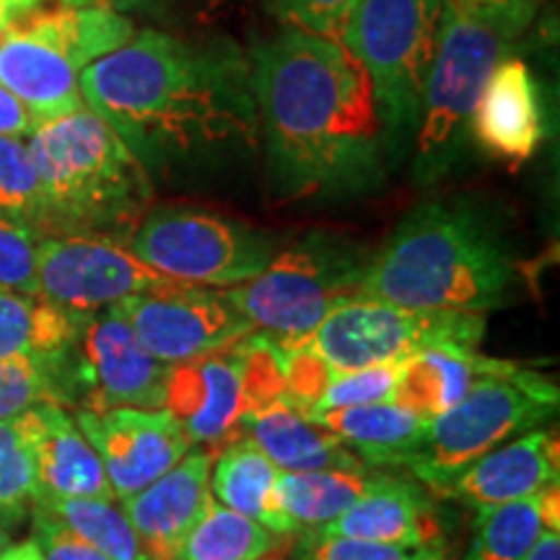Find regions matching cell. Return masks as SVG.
Instances as JSON below:
<instances>
[{"label": "cell", "instance_id": "1", "mask_svg": "<svg viewBox=\"0 0 560 560\" xmlns=\"http://www.w3.org/2000/svg\"><path fill=\"white\" fill-rule=\"evenodd\" d=\"M79 89L151 179L223 164L260 143L252 60L231 42L140 30L83 68Z\"/></svg>", "mask_w": 560, "mask_h": 560}, {"label": "cell", "instance_id": "2", "mask_svg": "<svg viewBox=\"0 0 560 560\" xmlns=\"http://www.w3.org/2000/svg\"><path fill=\"white\" fill-rule=\"evenodd\" d=\"M260 138L289 198H348L387 174L374 86L342 42L285 26L252 52Z\"/></svg>", "mask_w": 560, "mask_h": 560}, {"label": "cell", "instance_id": "3", "mask_svg": "<svg viewBox=\"0 0 560 560\" xmlns=\"http://www.w3.org/2000/svg\"><path fill=\"white\" fill-rule=\"evenodd\" d=\"M514 249L486 208L465 198L420 202L371 255L361 296L420 312L482 314L509 304Z\"/></svg>", "mask_w": 560, "mask_h": 560}, {"label": "cell", "instance_id": "4", "mask_svg": "<svg viewBox=\"0 0 560 560\" xmlns=\"http://www.w3.org/2000/svg\"><path fill=\"white\" fill-rule=\"evenodd\" d=\"M45 236L128 242L151 210L153 179L128 143L89 107L39 122L30 138Z\"/></svg>", "mask_w": 560, "mask_h": 560}, {"label": "cell", "instance_id": "5", "mask_svg": "<svg viewBox=\"0 0 560 560\" xmlns=\"http://www.w3.org/2000/svg\"><path fill=\"white\" fill-rule=\"evenodd\" d=\"M136 32L130 16L107 3L45 5L0 32V86L32 112L37 125L70 115L86 107L81 70Z\"/></svg>", "mask_w": 560, "mask_h": 560}, {"label": "cell", "instance_id": "6", "mask_svg": "<svg viewBox=\"0 0 560 560\" xmlns=\"http://www.w3.org/2000/svg\"><path fill=\"white\" fill-rule=\"evenodd\" d=\"M369 260L371 255L359 244L306 234L278 249L255 278L226 289V296L255 332L276 342H299L340 304L361 299Z\"/></svg>", "mask_w": 560, "mask_h": 560}, {"label": "cell", "instance_id": "7", "mask_svg": "<svg viewBox=\"0 0 560 560\" xmlns=\"http://www.w3.org/2000/svg\"><path fill=\"white\" fill-rule=\"evenodd\" d=\"M558 412V387L516 363L506 374L482 376L457 405L431 418L408 465L412 478L441 495L457 475L495 446L548 425Z\"/></svg>", "mask_w": 560, "mask_h": 560}, {"label": "cell", "instance_id": "8", "mask_svg": "<svg viewBox=\"0 0 560 560\" xmlns=\"http://www.w3.org/2000/svg\"><path fill=\"white\" fill-rule=\"evenodd\" d=\"M439 19L441 0H355L342 32L340 42L361 62L374 86L392 153H402V140L416 138Z\"/></svg>", "mask_w": 560, "mask_h": 560}, {"label": "cell", "instance_id": "9", "mask_svg": "<svg viewBox=\"0 0 560 560\" xmlns=\"http://www.w3.org/2000/svg\"><path fill=\"white\" fill-rule=\"evenodd\" d=\"M509 45L457 0H441L436 50L423 83L412 140L420 182L441 177L454 164L482 89L495 66L509 58Z\"/></svg>", "mask_w": 560, "mask_h": 560}, {"label": "cell", "instance_id": "10", "mask_svg": "<svg viewBox=\"0 0 560 560\" xmlns=\"http://www.w3.org/2000/svg\"><path fill=\"white\" fill-rule=\"evenodd\" d=\"M280 395H285V380L276 340L252 332L219 353L172 363L164 410L192 446L219 452L242 436L252 410Z\"/></svg>", "mask_w": 560, "mask_h": 560}, {"label": "cell", "instance_id": "11", "mask_svg": "<svg viewBox=\"0 0 560 560\" xmlns=\"http://www.w3.org/2000/svg\"><path fill=\"white\" fill-rule=\"evenodd\" d=\"M140 262L177 283L234 289L272 260V236L192 208H151L128 240Z\"/></svg>", "mask_w": 560, "mask_h": 560}, {"label": "cell", "instance_id": "12", "mask_svg": "<svg viewBox=\"0 0 560 560\" xmlns=\"http://www.w3.org/2000/svg\"><path fill=\"white\" fill-rule=\"evenodd\" d=\"M482 335V314L420 312L361 296L340 304L299 342L335 369H366L402 363L429 348H480Z\"/></svg>", "mask_w": 560, "mask_h": 560}, {"label": "cell", "instance_id": "13", "mask_svg": "<svg viewBox=\"0 0 560 560\" xmlns=\"http://www.w3.org/2000/svg\"><path fill=\"white\" fill-rule=\"evenodd\" d=\"M117 312L161 363L219 353L255 330L226 296V289L166 283L117 301Z\"/></svg>", "mask_w": 560, "mask_h": 560}, {"label": "cell", "instance_id": "14", "mask_svg": "<svg viewBox=\"0 0 560 560\" xmlns=\"http://www.w3.org/2000/svg\"><path fill=\"white\" fill-rule=\"evenodd\" d=\"M39 296L73 314L107 310L132 293L177 283L132 255L115 236H42L37 244Z\"/></svg>", "mask_w": 560, "mask_h": 560}, {"label": "cell", "instance_id": "15", "mask_svg": "<svg viewBox=\"0 0 560 560\" xmlns=\"http://www.w3.org/2000/svg\"><path fill=\"white\" fill-rule=\"evenodd\" d=\"M73 353L81 408H164L170 363L153 359L115 306L89 314Z\"/></svg>", "mask_w": 560, "mask_h": 560}, {"label": "cell", "instance_id": "16", "mask_svg": "<svg viewBox=\"0 0 560 560\" xmlns=\"http://www.w3.org/2000/svg\"><path fill=\"white\" fill-rule=\"evenodd\" d=\"M73 418L100 454L115 501L170 472L192 450L187 433L164 408H75Z\"/></svg>", "mask_w": 560, "mask_h": 560}, {"label": "cell", "instance_id": "17", "mask_svg": "<svg viewBox=\"0 0 560 560\" xmlns=\"http://www.w3.org/2000/svg\"><path fill=\"white\" fill-rule=\"evenodd\" d=\"M213 454L192 446L170 472L117 501L151 560H177L187 532L210 501Z\"/></svg>", "mask_w": 560, "mask_h": 560}, {"label": "cell", "instance_id": "18", "mask_svg": "<svg viewBox=\"0 0 560 560\" xmlns=\"http://www.w3.org/2000/svg\"><path fill=\"white\" fill-rule=\"evenodd\" d=\"M558 482L560 441L556 431L540 425L475 459L441 490V499H454L478 511L540 493Z\"/></svg>", "mask_w": 560, "mask_h": 560}, {"label": "cell", "instance_id": "19", "mask_svg": "<svg viewBox=\"0 0 560 560\" xmlns=\"http://www.w3.org/2000/svg\"><path fill=\"white\" fill-rule=\"evenodd\" d=\"M317 532L408 548L444 545L446 537L436 495L418 480H402L392 472L384 475L346 514Z\"/></svg>", "mask_w": 560, "mask_h": 560}, {"label": "cell", "instance_id": "20", "mask_svg": "<svg viewBox=\"0 0 560 560\" xmlns=\"http://www.w3.org/2000/svg\"><path fill=\"white\" fill-rule=\"evenodd\" d=\"M470 130L486 151L511 164H524L542 143V112L537 83L520 58H503L482 89Z\"/></svg>", "mask_w": 560, "mask_h": 560}, {"label": "cell", "instance_id": "21", "mask_svg": "<svg viewBox=\"0 0 560 560\" xmlns=\"http://www.w3.org/2000/svg\"><path fill=\"white\" fill-rule=\"evenodd\" d=\"M242 436L255 441L280 472L366 467L330 429L314 420L289 395H280L252 410L244 420Z\"/></svg>", "mask_w": 560, "mask_h": 560}, {"label": "cell", "instance_id": "22", "mask_svg": "<svg viewBox=\"0 0 560 560\" xmlns=\"http://www.w3.org/2000/svg\"><path fill=\"white\" fill-rule=\"evenodd\" d=\"M37 499L115 501L104 465L91 441L60 402L37 405Z\"/></svg>", "mask_w": 560, "mask_h": 560}, {"label": "cell", "instance_id": "23", "mask_svg": "<svg viewBox=\"0 0 560 560\" xmlns=\"http://www.w3.org/2000/svg\"><path fill=\"white\" fill-rule=\"evenodd\" d=\"M312 418L330 429L363 465L382 472L410 465L431 420L395 400L355 405Z\"/></svg>", "mask_w": 560, "mask_h": 560}, {"label": "cell", "instance_id": "24", "mask_svg": "<svg viewBox=\"0 0 560 560\" xmlns=\"http://www.w3.org/2000/svg\"><path fill=\"white\" fill-rule=\"evenodd\" d=\"M516 363L488 359L478 348L444 346L410 355L397 369L395 402H402L420 416L436 418L457 405L482 376L506 374Z\"/></svg>", "mask_w": 560, "mask_h": 560}, {"label": "cell", "instance_id": "25", "mask_svg": "<svg viewBox=\"0 0 560 560\" xmlns=\"http://www.w3.org/2000/svg\"><path fill=\"white\" fill-rule=\"evenodd\" d=\"M550 532H560V482L475 511L467 560H524Z\"/></svg>", "mask_w": 560, "mask_h": 560}, {"label": "cell", "instance_id": "26", "mask_svg": "<svg viewBox=\"0 0 560 560\" xmlns=\"http://www.w3.org/2000/svg\"><path fill=\"white\" fill-rule=\"evenodd\" d=\"M278 467L247 436L229 441L210 462V495L223 506L260 522L278 537H291L276 501Z\"/></svg>", "mask_w": 560, "mask_h": 560}, {"label": "cell", "instance_id": "27", "mask_svg": "<svg viewBox=\"0 0 560 560\" xmlns=\"http://www.w3.org/2000/svg\"><path fill=\"white\" fill-rule=\"evenodd\" d=\"M382 470L355 467V470H317V472H278L276 501L289 522L291 537L301 532H317L338 520L359 503L380 482Z\"/></svg>", "mask_w": 560, "mask_h": 560}, {"label": "cell", "instance_id": "28", "mask_svg": "<svg viewBox=\"0 0 560 560\" xmlns=\"http://www.w3.org/2000/svg\"><path fill=\"white\" fill-rule=\"evenodd\" d=\"M83 322V314L62 310L39 293L0 289V361L70 353Z\"/></svg>", "mask_w": 560, "mask_h": 560}, {"label": "cell", "instance_id": "29", "mask_svg": "<svg viewBox=\"0 0 560 560\" xmlns=\"http://www.w3.org/2000/svg\"><path fill=\"white\" fill-rule=\"evenodd\" d=\"M280 545L283 537L210 495L198 522L187 532L177 560H270Z\"/></svg>", "mask_w": 560, "mask_h": 560}, {"label": "cell", "instance_id": "30", "mask_svg": "<svg viewBox=\"0 0 560 560\" xmlns=\"http://www.w3.org/2000/svg\"><path fill=\"white\" fill-rule=\"evenodd\" d=\"M37 408L0 420V527L13 532L30 520L39 495Z\"/></svg>", "mask_w": 560, "mask_h": 560}, {"label": "cell", "instance_id": "31", "mask_svg": "<svg viewBox=\"0 0 560 560\" xmlns=\"http://www.w3.org/2000/svg\"><path fill=\"white\" fill-rule=\"evenodd\" d=\"M73 350L45 359L24 355L0 361V420L37 408L42 402H73L79 395Z\"/></svg>", "mask_w": 560, "mask_h": 560}, {"label": "cell", "instance_id": "32", "mask_svg": "<svg viewBox=\"0 0 560 560\" xmlns=\"http://www.w3.org/2000/svg\"><path fill=\"white\" fill-rule=\"evenodd\" d=\"M34 506L94 545L109 560H151L136 529L125 520L120 503L102 499H37Z\"/></svg>", "mask_w": 560, "mask_h": 560}, {"label": "cell", "instance_id": "33", "mask_svg": "<svg viewBox=\"0 0 560 560\" xmlns=\"http://www.w3.org/2000/svg\"><path fill=\"white\" fill-rule=\"evenodd\" d=\"M0 219L45 236L39 177L26 138L0 136Z\"/></svg>", "mask_w": 560, "mask_h": 560}, {"label": "cell", "instance_id": "34", "mask_svg": "<svg viewBox=\"0 0 560 560\" xmlns=\"http://www.w3.org/2000/svg\"><path fill=\"white\" fill-rule=\"evenodd\" d=\"M293 560H450L446 545L408 548V545L350 540V537L301 532L293 542Z\"/></svg>", "mask_w": 560, "mask_h": 560}, {"label": "cell", "instance_id": "35", "mask_svg": "<svg viewBox=\"0 0 560 560\" xmlns=\"http://www.w3.org/2000/svg\"><path fill=\"white\" fill-rule=\"evenodd\" d=\"M272 16L291 30L340 42L355 0H265Z\"/></svg>", "mask_w": 560, "mask_h": 560}, {"label": "cell", "instance_id": "36", "mask_svg": "<svg viewBox=\"0 0 560 560\" xmlns=\"http://www.w3.org/2000/svg\"><path fill=\"white\" fill-rule=\"evenodd\" d=\"M42 236L0 219V289L39 293L37 244Z\"/></svg>", "mask_w": 560, "mask_h": 560}, {"label": "cell", "instance_id": "37", "mask_svg": "<svg viewBox=\"0 0 560 560\" xmlns=\"http://www.w3.org/2000/svg\"><path fill=\"white\" fill-rule=\"evenodd\" d=\"M457 3L501 39L511 42L529 30L542 0H457Z\"/></svg>", "mask_w": 560, "mask_h": 560}, {"label": "cell", "instance_id": "38", "mask_svg": "<svg viewBox=\"0 0 560 560\" xmlns=\"http://www.w3.org/2000/svg\"><path fill=\"white\" fill-rule=\"evenodd\" d=\"M32 540L39 545L45 560H109L94 545L81 540L75 532H70L66 524L52 520L47 511L34 506L30 514Z\"/></svg>", "mask_w": 560, "mask_h": 560}, {"label": "cell", "instance_id": "39", "mask_svg": "<svg viewBox=\"0 0 560 560\" xmlns=\"http://www.w3.org/2000/svg\"><path fill=\"white\" fill-rule=\"evenodd\" d=\"M34 128H37V120L32 117V112L9 89L0 86V136L30 138Z\"/></svg>", "mask_w": 560, "mask_h": 560}, {"label": "cell", "instance_id": "40", "mask_svg": "<svg viewBox=\"0 0 560 560\" xmlns=\"http://www.w3.org/2000/svg\"><path fill=\"white\" fill-rule=\"evenodd\" d=\"M109 9H115L117 13H143V16H172L182 9H195L198 0H107Z\"/></svg>", "mask_w": 560, "mask_h": 560}, {"label": "cell", "instance_id": "41", "mask_svg": "<svg viewBox=\"0 0 560 560\" xmlns=\"http://www.w3.org/2000/svg\"><path fill=\"white\" fill-rule=\"evenodd\" d=\"M45 5H50V0H0V32H5L30 13L45 9Z\"/></svg>", "mask_w": 560, "mask_h": 560}, {"label": "cell", "instance_id": "42", "mask_svg": "<svg viewBox=\"0 0 560 560\" xmlns=\"http://www.w3.org/2000/svg\"><path fill=\"white\" fill-rule=\"evenodd\" d=\"M0 560H45V556H42L39 545L30 537V540L24 542L5 545V548L0 550Z\"/></svg>", "mask_w": 560, "mask_h": 560}, {"label": "cell", "instance_id": "43", "mask_svg": "<svg viewBox=\"0 0 560 560\" xmlns=\"http://www.w3.org/2000/svg\"><path fill=\"white\" fill-rule=\"evenodd\" d=\"M524 560H560V532H550L545 535L540 545L529 552Z\"/></svg>", "mask_w": 560, "mask_h": 560}, {"label": "cell", "instance_id": "44", "mask_svg": "<svg viewBox=\"0 0 560 560\" xmlns=\"http://www.w3.org/2000/svg\"><path fill=\"white\" fill-rule=\"evenodd\" d=\"M55 5H89L91 0H50Z\"/></svg>", "mask_w": 560, "mask_h": 560}, {"label": "cell", "instance_id": "45", "mask_svg": "<svg viewBox=\"0 0 560 560\" xmlns=\"http://www.w3.org/2000/svg\"><path fill=\"white\" fill-rule=\"evenodd\" d=\"M5 545H11V532L9 529H3L0 527V550L5 548Z\"/></svg>", "mask_w": 560, "mask_h": 560}]
</instances>
